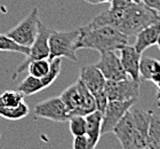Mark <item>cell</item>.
Instances as JSON below:
<instances>
[{
    "mask_svg": "<svg viewBox=\"0 0 160 149\" xmlns=\"http://www.w3.org/2000/svg\"><path fill=\"white\" fill-rule=\"evenodd\" d=\"M0 138H1V132H0Z\"/></svg>",
    "mask_w": 160,
    "mask_h": 149,
    "instance_id": "1f68e13d",
    "label": "cell"
},
{
    "mask_svg": "<svg viewBox=\"0 0 160 149\" xmlns=\"http://www.w3.org/2000/svg\"><path fill=\"white\" fill-rule=\"evenodd\" d=\"M79 38V29L70 31L52 30L48 39L49 60L55 57H67L71 61H77V41Z\"/></svg>",
    "mask_w": 160,
    "mask_h": 149,
    "instance_id": "5b68a950",
    "label": "cell"
},
{
    "mask_svg": "<svg viewBox=\"0 0 160 149\" xmlns=\"http://www.w3.org/2000/svg\"><path fill=\"white\" fill-rule=\"evenodd\" d=\"M52 30L47 28L45 24L40 23L39 27V32L33 41V44L29 47V54L27 55L25 60L21 63L20 66L17 67L16 71L14 72L13 79H15L17 75L21 72H24L28 69V66L31 61L33 60H39V59H48L49 57V45H48V39L52 33Z\"/></svg>",
    "mask_w": 160,
    "mask_h": 149,
    "instance_id": "ba28073f",
    "label": "cell"
},
{
    "mask_svg": "<svg viewBox=\"0 0 160 149\" xmlns=\"http://www.w3.org/2000/svg\"><path fill=\"white\" fill-rule=\"evenodd\" d=\"M79 79L85 84V86L89 89L96 101V109L103 113L108 104V96L105 92V83L107 79L104 78L100 70L94 66H86L80 69Z\"/></svg>",
    "mask_w": 160,
    "mask_h": 149,
    "instance_id": "8992f818",
    "label": "cell"
},
{
    "mask_svg": "<svg viewBox=\"0 0 160 149\" xmlns=\"http://www.w3.org/2000/svg\"><path fill=\"white\" fill-rule=\"evenodd\" d=\"M107 80H121L128 78L125 72L119 56L114 52H104L101 53L100 60L95 64Z\"/></svg>",
    "mask_w": 160,
    "mask_h": 149,
    "instance_id": "7c38bea8",
    "label": "cell"
},
{
    "mask_svg": "<svg viewBox=\"0 0 160 149\" xmlns=\"http://www.w3.org/2000/svg\"><path fill=\"white\" fill-rule=\"evenodd\" d=\"M160 20V14L142 1H134L130 6L122 9L121 21L118 30L126 36H136L141 30Z\"/></svg>",
    "mask_w": 160,
    "mask_h": 149,
    "instance_id": "3957f363",
    "label": "cell"
},
{
    "mask_svg": "<svg viewBox=\"0 0 160 149\" xmlns=\"http://www.w3.org/2000/svg\"><path fill=\"white\" fill-rule=\"evenodd\" d=\"M134 1H137V3H138V1H141V0H134Z\"/></svg>",
    "mask_w": 160,
    "mask_h": 149,
    "instance_id": "4dcf8cb0",
    "label": "cell"
},
{
    "mask_svg": "<svg viewBox=\"0 0 160 149\" xmlns=\"http://www.w3.org/2000/svg\"><path fill=\"white\" fill-rule=\"evenodd\" d=\"M61 67H62V57H55V59L50 60V66L48 72H47V75L45 77L40 78L45 88L49 87L56 80V78L61 72Z\"/></svg>",
    "mask_w": 160,
    "mask_h": 149,
    "instance_id": "603a6c76",
    "label": "cell"
},
{
    "mask_svg": "<svg viewBox=\"0 0 160 149\" xmlns=\"http://www.w3.org/2000/svg\"><path fill=\"white\" fill-rule=\"evenodd\" d=\"M34 114L38 117L58 123L68 122L70 118L67 107H65V104L63 103L60 96H54L50 99L43 100L38 104H36Z\"/></svg>",
    "mask_w": 160,
    "mask_h": 149,
    "instance_id": "8fae6325",
    "label": "cell"
},
{
    "mask_svg": "<svg viewBox=\"0 0 160 149\" xmlns=\"http://www.w3.org/2000/svg\"><path fill=\"white\" fill-rule=\"evenodd\" d=\"M42 89H45V87H43L41 79L34 76H31V75H28L18 85V91L21 93H23L24 96L33 95Z\"/></svg>",
    "mask_w": 160,
    "mask_h": 149,
    "instance_id": "d6986e66",
    "label": "cell"
},
{
    "mask_svg": "<svg viewBox=\"0 0 160 149\" xmlns=\"http://www.w3.org/2000/svg\"><path fill=\"white\" fill-rule=\"evenodd\" d=\"M72 148L73 149H90L89 141H88V138L86 136V134L73 136Z\"/></svg>",
    "mask_w": 160,
    "mask_h": 149,
    "instance_id": "d4e9b609",
    "label": "cell"
},
{
    "mask_svg": "<svg viewBox=\"0 0 160 149\" xmlns=\"http://www.w3.org/2000/svg\"><path fill=\"white\" fill-rule=\"evenodd\" d=\"M142 57V54L135 50V47L130 46L127 44L120 50V62L125 72L130 79L141 82L140 77V61Z\"/></svg>",
    "mask_w": 160,
    "mask_h": 149,
    "instance_id": "4fadbf2b",
    "label": "cell"
},
{
    "mask_svg": "<svg viewBox=\"0 0 160 149\" xmlns=\"http://www.w3.org/2000/svg\"><path fill=\"white\" fill-rule=\"evenodd\" d=\"M129 41V37L110 25L92 27L87 24L79 28L77 50H95L98 53L120 51Z\"/></svg>",
    "mask_w": 160,
    "mask_h": 149,
    "instance_id": "7a4b0ae2",
    "label": "cell"
},
{
    "mask_svg": "<svg viewBox=\"0 0 160 149\" xmlns=\"http://www.w3.org/2000/svg\"><path fill=\"white\" fill-rule=\"evenodd\" d=\"M50 66V60L49 59H39L33 60L29 63L28 66V71L29 75L34 76L37 78H42L47 75Z\"/></svg>",
    "mask_w": 160,
    "mask_h": 149,
    "instance_id": "7402d4cb",
    "label": "cell"
},
{
    "mask_svg": "<svg viewBox=\"0 0 160 149\" xmlns=\"http://www.w3.org/2000/svg\"><path fill=\"white\" fill-rule=\"evenodd\" d=\"M40 23L41 21L39 17V10L38 8H33L25 19L13 29H10L6 35L22 46L30 47L38 36Z\"/></svg>",
    "mask_w": 160,
    "mask_h": 149,
    "instance_id": "52a82bcc",
    "label": "cell"
},
{
    "mask_svg": "<svg viewBox=\"0 0 160 149\" xmlns=\"http://www.w3.org/2000/svg\"><path fill=\"white\" fill-rule=\"evenodd\" d=\"M151 111L130 108L114 127V136L123 149H147Z\"/></svg>",
    "mask_w": 160,
    "mask_h": 149,
    "instance_id": "6da1fadb",
    "label": "cell"
},
{
    "mask_svg": "<svg viewBox=\"0 0 160 149\" xmlns=\"http://www.w3.org/2000/svg\"><path fill=\"white\" fill-rule=\"evenodd\" d=\"M24 101V94L17 91H5L0 94V109H13Z\"/></svg>",
    "mask_w": 160,
    "mask_h": 149,
    "instance_id": "ac0fdd59",
    "label": "cell"
},
{
    "mask_svg": "<svg viewBox=\"0 0 160 149\" xmlns=\"http://www.w3.org/2000/svg\"><path fill=\"white\" fill-rule=\"evenodd\" d=\"M160 33V20L157 21L156 23H152L144 28L136 35V40L134 44V47L137 52L141 54L144 51H147L149 47L153 46L157 44L158 37Z\"/></svg>",
    "mask_w": 160,
    "mask_h": 149,
    "instance_id": "5bb4252c",
    "label": "cell"
},
{
    "mask_svg": "<svg viewBox=\"0 0 160 149\" xmlns=\"http://www.w3.org/2000/svg\"><path fill=\"white\" fill-rule=\"evenodd\" d=\"M60 98L67 107L70 117L74 115L86 116L97 110L95 98L80 79L64 89Z\"/></svg>",
    "mask_w": 160,
    "mask_h": 149,
    "instance_id": "277c9868",
    "label": "cell"
},
{
    "mask_svg": "<svg viewBox=\"0 0 160 149\" xmlns=\"http://www.w3.org/2000/svg\"><path fill=\"white\" fill-rule=\"evenodd\" d=\"M70 132L73 136L86 134V118L82 115H74L69 118Z\"/></svg>",
    "mask_w": 160,
    "mask_h": 149,
    "instance_id": "cb8c5ba5",
    "label": "cell"
},
{
    "mask_svg": "<svg viewBox=\"0 0 160 149\" xmlns=\"http://www.w3.org/2000/svg\"><path fill=\"white\" fill-rule=\"evenodd\" d=\"M0 51L21 53L25 56L29 54V47H24L20 44H17L16 41H14L12 38L7 36L6 33H0Z\"/></svg>",
    "mask_w": 160,
    "mask_h": 149,
    "instance_id": "ffe728a7",
    "label": "cell"
},
{
    "mask_svg": "<svg viewBox=\"0 0 160 149\" xmlns=\"http://www.w3.org/2000/svg\"><path fill=\"white\" fill-rule=\"evenodd\" d=\"M29 111H30L29 106L25 103V101H23L20 106L13 109H0V117L8 120H20L27 117L29 115Z\"/></svg>",
    "mask_w": 160,
    "mask_h": 149,
    "instance_id": "44dd1931",
    "label": "cell"
},
{
    "mask_svg": "<svg viewBox=\"0 0 160 149\" xmlns=\"http://www.w3.org/2000/svg\"><path fill=\"white\" fill-rule=\"evenodd\" d=\"M141 82L130 79L107 80L105 92L109 101H128L137 100L140 96Z\"/></svg>",
    "mask_w": 160,
    "mask_h": 149,
    "instance_id": "9c48e42d",
    "label": "cell"
},
{
    "mask_svg": "<svg viewBox=\"0 0 160 149\" xmlns=\"http://www.w3.org/2000/svg\"><path fill=\"white\" fill-rule=\"evenodd\" d=\"M102 117H103V114L100 110H95L85 116L86 118V136L89 141L90 149H94L97 146L101 136H102Z\"/></svg>",
    "mask_w": 160,
    "mask_h": 149,
    "instance_id": "9a60e30c",
    "label": "cell"
},
{
    "mask_svg": "<svg viewBox=\"0 0 160 149\" xmlns=\"http://www.w3.org/2000/svg\"><path fill=\"white\" fill-rule=\"evenodd\" d=\"M147 149H160V116L151 111Z\"/></svg>",
    "mask_w": 160,
    "mask_h": 149,
    "instance_id": "e0dca14e",
    "label": "cell"
},
{
    "mask_svg": "<svg viewBox=\"0 0 160 149\" xmlns=\"http://www.w3.org/2000/svg\"><path fill=\"white\" fill-rule=\"evenodd\" d=\"M157 99H158V103H157V104H158V107L160 108V96H157Z\"/></svg>",
    "mask_w": 160,
    "mask_h": 149,
    "instance_id": "f546056e",
    "label": "cell"
},
{
    "mask_svg": "<svg viewBox=\"0 0 160 149\" xmlns=\"http://www.w3.org/2000/svg\"><path fill=\"white\" fill-rule=\"evenodd\" d=\"M154 75H160V61L153 57L144 56L140 61L141 80H150Z\"/></svg>",
    "mask_w": 160,
    "mask_h": 149,
    "instance_id": "2e32d148",
    "label": "cell"
},
{
    "mask_svg": "<svg viewBox=\"0 0 160 149\" xmlns=\"http://www.w3.org/2000/svg\"><path fill=\"white\" fill-rule=\"evenodd\" d=\"M144 5L150 7L151 9L156 10L158 14H160V0H141Z\"/></svg>",
    "mask_w": 160,
    "mask_h": 149,
    "instance_id": "4316f807",
    "label": "cell"
},
{
    "mask_svg": "<svg viewBox=\"0 0 160 149\" xmlns=\"http://www.w3.org/2000/svg\"><path fill=\"white\" fill-rule=\"evenodd\" d=\"M137 100L128 101H108L102 117V134H109L113 132L114 127L122 118L128 110L136 104Z\"/></svg>",
    "mask_w": 160,
    "mask_h": 149,
    "instance_id": "30bf717a",
    "label": "cell"
},
{
    "mask_svg": "<svg viewBox=\"0 0 160 149\" xmlns=\"http://www.w3.org/2000/svg\"><path fill=\"white\" fill-rule=\"evenodd\" d=\"M87 3H90V5H100V3H110L111 0H85Z\"/></svg>",
    "mask_w": 160,
    "mask_h": 149,
    "instance_id": "83f0119b",
    "label": "cell"
},
{
    "mask_svg": "<svg viewBox=\"0 0 160 149\" xmlns=\"http://www.w3.org/2000/svg\"><path fill=\"white\" fill-rule=\"evenodd\" d=\"M134 3V0H111L110 8L114 9H125Z\"/></svg>",
    "mask_w": 160,
    "mask_h": 149,
    "instance_id": "484cf974",
    "label": "cell"
},
{
    "mask_svg": "<svg viewBox=\"0 0 160 149\" xmlns=\"http://www.w3.org/2000/svg\"><path fill=\"white\" fill-rule=\"evenodd\" d=\"M157 45L159 47V51H160V33H159V37H158V40H157Z\"/></svg>",
    "mask_w": 160,
    "mask_h": 149,
    "instance_id": "f1b7e54d",
    "label": "cell"
}]
</instances>
